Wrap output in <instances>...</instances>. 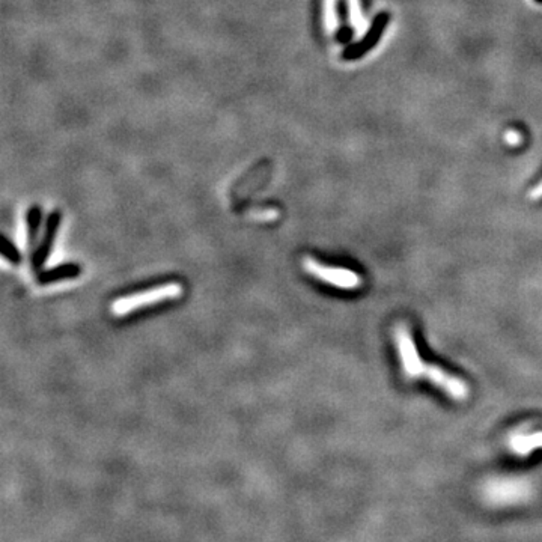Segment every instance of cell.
<instances>
[{
  "instance_id": "6da1fadb",
  "label": "cell",
  "mask_w": 542,
  "mask_h": 542,
  "mask_svg": "<svg viewBox=\"0 0 542 542\" xmlns=\"http://www.w3.org/2000/svg\"><path fill=\"white\" fill-rule=\"evenodd\" d=\"M182 295V285L178 282H167L163 285L153 287L146 291L134 292L130 295H124L119 297L112 303V312L116 316H124L130 312L143 309V307H150L158 303H163L166 300H174Z\"/></svg>"
},
{
  "instance_id": "7a4b0ae2",
  "label": "cell",
  "mask_w": 542,
  "mask_h": 542,
  "mask_svg": "<svg viewBox=\"0 0 542 542\" xmlns=\"http://www.w3.org/2000/svg\"><path fill=\"white\" fill-rule=\"evenodd\" d=\"M303 267L307 273L316 277L318 280L326 282L331 287H336L341 289H355L359 288L363 280L362 277L353 270L348 268H339V267H328L326 264L318 262L314 258H304Z\"/></svg>"
},
{
  "instance_id": "3957f363",
  "label": "cell",
  "mask_w": 542,
  "mask_h": 542,
  "mask_svg": "<svg viewBox=\"0 0 542 542\" xmlns=\"http://www.w3.org/2000/svg\"><path fill=\"white\" fill-rule=\"evenodd\" d=\"M395 342H397V348L399 351L404 374L411 380L422 378L424 367L426 363L421 359V355H419V350L411 336V331L406 328V326L404 324L397 326Z\"/></svg>"
},
{
  "instance_id": "277c9868",
  "label": "cell",
  "mask_w": 542,
  "mask_h": 542,
  "mask_svg": "<svg viewBox=\"0 0 542 542\" xmlns=\"http://www.w3.org/2000/svg\"><path fill=\"white\" fill-rule=\"evenodd\" d=\"M422 378H426L429 383H433L436 387L443 390L445 393L455 399V401H465L469 397L470 389L467 386L465 381H463L458 377H453L445 369L437 365H425Z\"/></svg>"
},
{
  "instance_id": "5b68a950",
  "label": "cell",
  "mask_w": 542,
  "mask_h": 542,
  "mask_svg": "<svg viewBox=\"0 0 542 542\" xmlns=\"http://www.w3.org/2000/svg\"><path fill=\"white\" fill-rule=\"evenodd\" d=\"M59 225H60V214L59 213H53L47 220L43 241H41V244L38 245V249H36V252L33 255V267L35 268H41L45 264V261L48 260V256H50V252H52V248H53V243H55V238H56Z\"/></svg>"
},
{
  "instance_id": "8992f818",
  "label": "cell",
  "mask_w": 542,
  "mask_h": 542,
  "mask_svg": "<svg viewBox=\"0 0 542 542\" xmlns=\"http://www.w3.org/2000/svg\"><path fill=\"white\" fill-rule=\"evenodd\" d=\"M347 8L348 20L351 28L354 29V40L360 41L366 36L369 28H371V21L365 17L360 0H347Z\"/></svg>"
},
{
  "instance_id": "52a82bcc",
  "label": "cell",
  "mask_w": 542,
  "mask_h": 542,
  "mask_svg": "<svg viewBox=\"0 0 542 542\" xmlns=\"http://www.w3.org/2000/svg\"><path fill=\"white\" fill-rule=\"evenodd\" d=\"M511 449L516 453L526 457L535 449H542V431H536L533 434H519L511 438Z\"/></svg>"
},
{
  "instance_id": "ba28073f",
  "label": "cell",
  "mask_w": 542,
  "mask_h": 542,
  "mask_svg": "<svg viewBox=\"0 0 542 542\" xmlns=\"http://www.w3.org/2000/svg\"><path fill=\"white\" fill-rule=\"evenodd\" d=\"M80 273L82 268L77 264H65L45 271V273L40 276V283H43V285H52V283H57L62 280L76 279L77 276H80Z\"/></svg>"
},
{
  "instance_id": "9c48e42d",
  "label": "cell",
  "mask_w": 542,
  "mask_h": 542,
  "mask_svg": "<svg viewBox=\"0 0 542 542\" xmlns=\"http://www.w3.org/2000/svg\"><path fill=\"white\" fill-rule=\"evenodd\" d=\"M323 26L326 33L335 35L339 29L338 0H323Z\"/></svg>"
},
{
  "instance_id": "30bf717a",
  "label": "cell",
  "mask_w": 542,
  "mask_h": 542,
  "mask_svg": "<svg viewBox=\"0 0 542 542\" xmlns=\"http://www.w3.org/2000/svg\"><path fill=\"white\" fill-rule=\"evenodd\" d=\"M40 225H41V209L35 206L28 213V219H26V226H28L26 236H28V244L29 245H33L36 243Z\"/></svg>"
},
{
  "instance_id": "8fae6325",
  "label": "cell",
  "mask_w": 542,
  "mask_h": 542,
  "mask_svg": "<svg viewBox=\"0 0 542 542\" xmlns=\"http://www.w3.org/2000/svg\"><path fill=\"white\" fill-rule=\"evenodd\" d=\"M280 216V211L277 208H255V209H249L248 211V217L252 219V220H258V221H273V220H277Z\"/></svg>"
},
{
  "instance_id": "7c38bea8",
  "label": "cell",
  "mask_w": 542,
  "mask_h": 542,
  "mask_svg": "<svg viewBox=\"0 0 542 542\" xmlns=\"http://www.w3.org/2000/svg\"><path fill=\"white\" fill-rule=\"evenodd\" d=\"M0 253H2V256L5 258V260H8L11 264H18L21 260L20 252L6 237H2V240H0Z\"/></svg>"
},
{
  "instance_id": "4fadbf2b",
  "label": "cell",
  "mask_w": 542,
  "mask_h": 542,
  "mask_svg": "<svg viewBox=\"0 0 542 542\" xmlns=\"http://www.w3.org/2000/svg\"><path fill=\"white\" fill-rule=\"evenodd\" d=\"M504 142H507L509 146H520L521 142H523V136L520 131L516 130H507L504 131V136H503Z\"/></svg>"
},
{
  "instance_id": "5bb4252c",
  "label": "cell",
  "mask_w": 542,
  "mask_h": 542,
  "mask_svg": "<svg viewBox=\"0 0 542 542\" xmlns=\"http://www.w3.org/2000/svg\"><path fill=\"white\" fill-rule=\"evenodd\" d=\"M527 196H529V199H531V201L542 199V179L536 184V186L531 192H529Z\"/></svg>"
}]
</instances>
